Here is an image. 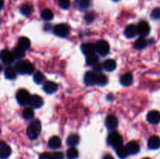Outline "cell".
I'll return each mask as SVG.
<instances>
[{"label": "cell", "instance_id": "obj_1", "mask_svg": "<svg viewBox=\"0 0 160 159\" xmlns=\"http://www.w3.org/2000/svg\"><path fill=\"white\" fill-rule=\"evenodd\" d=\"M42 130V124L38 119H34L27 128V135L31 140H35L40 134Z\"/></svg>", "mask_w": 160, "mask_h": 159}, {"label": "cell", "instance_id": "obj_2", "mask_svg": "<svg viewBox=\"0 0 160 159\" xmlns=\"http://www.w3.org/2000/svg\"><path fill=\"white\" fill-rule=\"evenodd\" d=\"M17 72L20 74H31L34 70V66L28 60L19 61L16 65Z\"/></svg>", "mask_w": 160, "mask_h": 159}, {"label": "cell", "instance_id": "obj_3", "mask_svg": "<svg viewBox=\"0 0 160 159\" xmlns=\"http://www.w3.org/2000/svg\"><path fill=\"white\" fill-rule=\"evenodd\" d=\"M107 142L110 146L115 149L123 146V138L120 133L117 132H112L109 135L107 138Z\"/></svg>", "mask_w": 160, "mask_h": 159}, {"label": "cell", "instance_id": "obj_4", "mask_svg": "<svg viewBox=\"0 0 160 159\" xmlns=\"http://www.w3.org/2000/svg\"><path fill=\"white\" fill-rule=\"evenodd\" d=\"M31 95H30L29 92L25 89H20L17 91L16 98H17V101L20 105H26L30 103V100H31Z\"/></svg>", "mask_w": 160, "mask_h": 159}, {"label": "cell", "instance_id": "obj_5", "mask_svg": "<svg viewBox=\"0 0 160 159\" xmlns=\"http://www.w3.org/2000/svg\"><path fill=\"white\" fill-rule=\"evenodd\" d=\"M96 51L102 56H105L109 52V45L106 41L98 40L95 44Z\"/></svg>", "mask_w": 160, "mask_h": 159}, {"label": "cell", "instance_id": "obj_6", "mask_svg": "<svg viewBox=\"0 0 160 159\" xmlns=\"http://www.w3.org/2000/svg\"><path fill=\"white\" fill-rule=\"evenodd\" d=\"M53 31H54V34L58 37H66L70 34V27L68 25L65 23H59L55 26Z\"/></svg>", "mask_w": 160, "mask_h": 159}, {"label": "cell", "instance_id": "obj_7", "mask_svg": "<svg viewBox=\"0 0 160 159\" xmlns=\"http://www.w3.org/2000/svg\"><path fill=\"white\" fill-rule=\"evenodd\" d=\"M1 59L3 63L6 64V65H9V64L13 62L15 57H14L12 52H11L10 51L7 49H4L1 52Z\"/></svg>", "mask_w": 160, "mask_h": 159}, {"label": "cell", "instance_id": "obj_8", "mask_svg": "<svg viewBox=\"0 0 160 159\" xmlns=\"http://www.w3.org/2000/svg\"><path fill=\"white\" fill-rule=\"evenodd\" d=\"M138 34L141 37H145L150 32V26L146 21H141L137 26Z\"/></svg>", "mask_w": 160, "mask_h": 159}, {"label": "cell", "instance_id": "obj_9", "mask_svg": "<svg viewBox=\"0 0 160 159\" xmlns=\"http://www.w3.org/2000/svg\"><path fill=\"white\" fill-rule=\"evenodd\" d=\"M12 151L9 145L4 141L0 143V157L1 159H7L10 156Z\"/></svg>", "mask_w": 160, "mask_h": 159}, {"label": "cell", "instance_id": "obj_10", "mask_svg": "<svg viewBox=\"0 0 160 159\" xmlns=\"http://www.w3.org/2000/svg\"><path fill=\"white\" fill-rule=\"evenodd\" d=\"M106 126L109 130H114L118 126V120L113 115H109L106 118Z\"/></svg>", "mask_w": 160, "mask_h": 159}, {"label": "cell", "instance_id": "obj_11", "mask_svg": "<svg viewBox=\"0 0 160 159\" xmlns=\"http://www.w3.org/2000/svg\"><path fill=\"white\" fill-rule=\"evenodd\" d=\"M147 120L151 124H158L160 123V112L158 111H151L147 115Z\"/></svg>", "mask_w": 160, "mask_h": 159}, {"label": "cell", "instance_id": "obj_12", "mask_svg": "<svg viewBox=\"0 0 160 159\" xmlns=\"http://www.w3.org/2000/svg\"><path fill=\"white\" fill-rule=\"evenodd\" d=\"M84 81L87 86H94L96 84V73L93 72H87L84 75Z\"/></svg>", "mask_w": 160, "mask_h": 159}, {"label": "cell", "instance_id": "obj_13", "mask_svg": "<svg viewBox=\"0 0 160 159\" xmlns=\"http://www.w3.org/2000/svg\"><path fill=\"white\" fill-rule=\"evenodd\" d=\"M29 104L34 108H39L43 105V99L39 95L33 94L31 97Z\"/></svg>", "mask_w": 160, "mask_h": 159}, {"label": "cell", "instance_id": "obj_14", "mask_svg": "<svg viewBox=\"0 0 160 159\" xmlns=\"http://www.w3.org/2000/svg\"><path fill=\"white\" fill-rule=\"evenodd\" d=\"M81 51L86 56L90 55L95 54V45L92 43H85L81 45Z\"/></svg>", "mask_w": 160, "mask_h": 159}, {"label": "cell", "instance_id": "obj_15", "mask_svg": "<svg viewBox=\"0 0 160 159\" xmlns=\"http://www.w3.org/2000/svg\"><path fill=\"white\" fill-rule=\"evenodd\" d=\"M43 90L47 94H53L58 90V84L52 81H46L44 84Z\"/></svg>", "mask_w": 160, "mask_h": 159}, {"label": "cell", "instance_id": "obj_16", "mask_svg": "<svg viewBox=\"0 0 160 159\" xmlns=\"http://www.w3.org/2000/svg\"><path fill=\"white\" fill-rule=\"evenodd\" d=\"M129 154L134 155L140 151V145L136 141H131L126 145Z\"/></svg>", "mask_w": 160, "mask_h": 159}, {"label": "cell", "instance_id": "obj_17", "mask_svg": "<svg viewBox=\"0 0 160 159\" xmlns=\"http://www.w3.org/2000/svg\"><path fill=\"white\" fill-rule=\"evenodd\" d=\"M62 144V140H61L60 137H57V136H53L48 140V145L51 149H58L61 147Z\"/></svg>", "mask_w": 160, "mask_h": 159}, {"label": "cell", "instance_id": "obj_18", "mask_svg": "<svg viewBox=\"0 0 160 159\" xmlns=\"http://www.w3.org/2000/svg\"><path fill=\"white\" fill-rule=\"evenodd\" d=\"M148 147L152 150H156L160 147V138L158 136H152L148 139Z\"/></svg>", "mask_w": 160, "mask_h": 159}, {"label": "cell", "instance_id": "obj_19", "mask_svg": "<svg viewBox=\"0 0 160 159\" xmlns=\"http://www.w3.org/2000/svg\"><path fill=\"white\" fill-rule=\"evenodd\" d=\"M138 34V28L134 25L131 24L128 25L124 30V34L128 38H132L134 37Z\"/></svg>", "mask_w": 160, "mask_h": 159}, {"label": "cell", "instance_id": "obj_20", "mask_svg": "<svg viewBox=\"0 0 160 159\" xmlns=\"http://www.w3.org/2000/svg\"><path fill=\"white\" fill-rule=\"evenodd\" d=\"M120 84L123 86H125V87H128V86H130L133 83V76L131 73H124L123 75H122L120 76Z\"/></svg>", "mask_w": 160, "mask_h": 159}, {"label": "cell", "instance_id": "obj_21", "mask_svg": "<svg viewBox=\"0 0 160 159\" xmlns=\"http://www.w3.org/2000/svg\"><path fill=\"white\" fill-rule=\"evenodd\" d=\"M80 142V137L78 134H70L67 139V144L69 147H73L77 146Z\"/></svg>", "mask_w": 160, "mask_h": 159}, {"label": "cell", "instance_id": "obj_22", "mask_svg": "<svg viewBox=\"0 0 160 159\" xmlns=\"http://www.w3.org/2000/svg\"><path fill=\"white\" fill-rule=\"evenodd\" d=\"M17 69L14 67L9 66L5 70V77L8 80H14L17 75Z\"/></svg>", "mask_w": 160, "mask_h": 159}, {"label": "cell", "instance_id": "obj_23", "mask_svg": "<svg viewBox=\"0 0 160 159\" xmlns=\"http://www.w3.org/2000/svg\"><path fill=\"white\" fill-rule=\"evenodd\" d=\"M103 68L108 72H112L117 68V62L113 59H107L103 63Z\"/></svg>", "mask_w": 160, "mask_h": 159}, {"label": "cell", "instance_id": "obj_24", "mask_svg": "<svg viewBox=\"0 0 160 159\" xmlns=\"http://www.w3.org/2000/svg\"><path fill=\"white\" fill-rule=\"evenodd\" d=\"M18 47H20V48H22L23 50L26 51L28 50V48H30L31 46V41H30L28 37H22L19 39L18 41Z\"/></svg>", "mask_w": 160, "mask_h": 159}, {"label": "cell", "instance_id": "obj_25", "mask_svg": "<svg viewBox=\"0 0 160 159\" xmlns=\"http://www.w3.org/2000/svg\"><path fill=\"white\" fill-rule=\"evenodd\" d=\"M116 150V153H117V156H118L121 159H125L126 157H128V156L129 155V152H128V149H127L126 146H121L120 147L117 148Z\"/></svg>", "mask_w": 160, "mask_h": 159}, {"label": "cell", "instance_id": "obj_26", "mask_svg": "<svg viewBox=\"0 0 160 159\" xmlns=\"http://www.w3.org/2000/svg\"><path fill=\"white\" fill-rule=\"evenodd\" d=\"M108 83V79L106 76H105L103 73H96V84L100 86L106 85Z\"/></svg>", "mask_w": 160, "mask_h": 159}, {"label": "cell", "instance_id": "obj_27", "mask_svg": "<svg viewBox=\"0 0 160 159\" xmlns=\"http://www.w3.org/2000/svg\"><path fill=\"white\" fill-rule=\"evenodd\" d=\"M147 46V41L143 37H141L134 42V47L136 49L142 50Z\"/></svg>", "mask_w": 160, "mask_h": 159}, {"label": "cell", "instance_id": "obj_28", "mask_svg": "<svg viewBox=\"0 0 160 159\" xmlns=\"http://www.w3.org/2000/svg\"><path fill=\"white\" fill-rule=\"evenodd\" d=\"M79 156V152H78V149L73 147H70L67 150V157L68 159H77Z\"/></svg>", "mask_w": 160, "mask_h": 159}, {"label": "cell", "instance_id": "obj_29", "mask_svg": "<svg viewBox=\"0 0 160 159\" xmlns=\"http://www.w3.org/2000/svg\"><path fill=\"white\" fill-rule=\"evenodd\" d=\"M98 62V57L97 55L92 54L90 55H88L86 58V63L88 65H95V64H97Z\"/></svg>", "mask_w": 160, "mask_h": 159}, {"label": "cell", "instance_id": "obj_30", "mask_svg": "<svg viewBox=\"0 0 160 159\" xmlns=\"http://www.w3.org/2000/svg\"><path fill=\"white\" fill-rule=\"evenodd\" d=\"M23 118L27 120H30L34 117V112L31 108H25L23 111V113H22Z\"/></svg>", "mask_w": 160, "mask_h": 159}, {"label": "cell", "instance_id": "obj_31", "mask_svg": "<svg viewBox=\"0 0 160 159\" xmlns=\"http://www.w3.org/2000/svg\"><path fill=\"white\" fill-rule=\"evenodd\" d=\"M42 18L45 20H52L53 17H54V14L53 12L49 9H44L42 12Z\"/></svg>", "mask_w": 160, "mask_h": 159}, {"label": "cell", "instance_id": "obj_32", "mask_svg": "<svg viewBox=\"0 0 160 159\" xmlns=\"http://www.w3.org/2000/svg\"><path fill=\"white\" fill-rule=\"evenodd\" d=\"M92 0H76V4L78 8L81 9H86L90 6Z\"/></svg>", "mask_w": 160, "mask_h": 159}, {"label": "cell", "instance_id": "obj_33", "mask_svg": "<svg viewBox=\"0 0 160 159\" xmlns=\"http://www.w3.org/2000/svg\"><path fill=\"white\" fill-rule=\"evenodd\" d=\"M12 54H13L15 59H20V58H23L24 56L25 51L22 49V48H20V47L17 46L14 48Z\"/></svg>", "mask_w": 160, "mask_h": 159}, {"label": "cell", "instance_id": "obj_34", "mask_svg": "<svg viewBox=\"0 0 160 159\" xmlns=\"http://www.w3.org/2000/svg\"><path fill=\"white\" fill-rule=\"evenodd\" d=\"M34 80L36 84H40L42 83H43L44 80H45V76L43 75V73L40 71L36 72L34 74Z\"/></svg>", "mask_w": 160, "mask_h": 159}, {"label": "cell", "instance_id": "obj_35", "mask_svg": "<svg viewBox=\"0 0 160 159\" xmlns=\"http://www.w3.org/2000/svg\"><path fill=\"white\" fill-rule=\"evenodd\" d=\"M31 11H32V7H31V5L28 4V3L23 4V6L20 7V12H21L23 15H28V14L31 13Z\"/></svg>", "mask_w": 160, "mask_h": 159}, {"label": "cell", "instance_id": "obj_36", "mask_svg": "<svg viewBox=\"0 0 160 159\" xmlns=\"http://www.w3.org/2000/svg\"><path fill=\"white\" fill-rule=\"evenodd\" d=\"M152 18L154 20H159L160 19V8L156 7L152 9L151 12Z\"/></svg>", "mask_w": 160, "mask_h": 159}, {"label": "cell", "instance_id": "obj_37", "mask_svg": "<svg viewBox=\"0 0 160 159\" xmlns=\"http://www.w3.org/2000/svg\"><path fill=\"white\" fill-rule=\"evenodd\" d=\"M59 6L63 9H68L70 6V0H59Z\"/></svg>", "mask_w": 160, "mask_h": 159}, {"label": "cell", "instance_id": "obj_38", "mask_svg": "<svg viewBox=\"0 0 160 159\" xmlns=\"http://www.w3.org/2000/svg\"><path fill=\"white\" fill-rule=\"evenodd\" d=\"M94 19H95V14L92 12H88V13L85 15V17H84V20H85L87 22H89V23L93 21Z\"/></svg>", "mask_w": 160, "mask_h": 159}, {"label": "cell", "instance_id": "obj_39", "mask_svg": "<svg viewBox=\"0 0 160 159\" xmlns=\"http://www.w3.org/2000/svg\"><path fill=\"white\" fill-rule=\"evenodd\" d=\"M39 159H53L52 154H49V153H42L39 157Z\"/></svg>", "mask_w": 160, "mask_h": 159}, {"label": "cell", "instance_id": "obj_40", "mask_svg": "<svg viewBox=\"0 0 160 159\" xmlns=\"http://www.w3.org/2000/svg\"><path fill=\"white\" fill-rule=\"evenodd\" d=\"M53 159H64V154L62 152H55L52 154Z\"/></svg>", "mask_w": 160, "mask_h": 159}, {"label": "cell", "instance_id": "obj_41", "mask_svg": "<svg viewBox=\"0 0 160 159\" xmlns=\"http://www.w3.org/2000/svg\"><path fill=\"white\" fill-rule=\"evenodd\" d=\"M93 68H94V70H95L96 73H100V72L102 71V69H104L103 68V64L98 63V62L94 65Z\"/></svg>", "mask_w": 160, "mask_h": 159}, {"label": "cell", "instance_id": "obj_42", "mask_svg": "<svg viewBox=\"0 0 160 159\" xmlns=\"http://www.w3.org/2000/svg\"><path fill=\"white\" fill-rule=\"evenodd\" d=\"M102 159H115V158H114L111 154H106V155L102 157Z\"/></svg>", "mask_w": 160, "mask_h": 159}, {"label": "cell", "instance_id": "obj_43", "mask_svg": "<svg viewBox=\"0 0 160 159\" xmlns=\"http://www.w3.org/2000/svg\"><path fill=\"white\" fill-rule=\"evenodd\" d=\"M142 159H151V158H149V157H145V158H142Z\"/></svg>", "mask_w": 160, "mask_h": 159}, {"label": "cell", "instance_id": "obj_44", "mask_svg": "<svg viewBox=\"0 0 160 159\" xmlns=\"http://www.w3.org/2000/svg\"><path fill=\"white\" fill-rule=\"evenodd\" d=\"M113 1H115V2H117V1H119V0H113Z\"/></svg>", "mask_w": 160, "mask_h": 159}]
</instances>
